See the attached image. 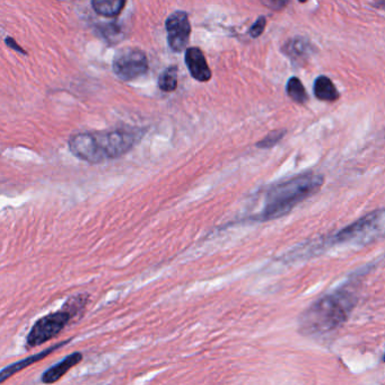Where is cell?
I'll return each mask as SVG.
<instances>
[{
    "label": "cell",
    "instance_id": "1",
    "mask_svg": "<svg viewBox=\"0 0 385 385\" xmlns=\"http://www.w3.org/2000/svg\"><path fill=\"white\" fill-rule=\"evenodd\" d=\"M144 135L137 128H119L107 132H83L69 140V149L77 159L99 164L117 159L132 151Z\"/></svg>",
    "mask_w": 385,
    "mask_h": 385
},
{
    "label": "cell",
    "instance_id": "2",
    "mask_svg": "<svg viewBox=\"0 0 385 385\" xmlns=\"http://www.w3.org/2000/svg\"><path fill=\"white\" fill-rule=\"evenodd\" d=\"M323 184V175L309 172L273 184L265 191L263 211L251 217L252 221H269L286 216L298 204L317 194Z\"/></svg>",
    "mask_w": 385,
    "mask_h": 385
},
{
    "label": "cell",
    "instance_id": "3",
    "mask_svg": "<svg viewBox=\"0 0 385 385\" xmlns=\"http://www.w3.org/2000/svg\"><path fill=\"white\" fill-rule=\"evenodd\" d=\"M357 303L349 290H337L312 304L300 320V330L305 336L328 334L342 327Z\"/></svg>",
    "mask_w": 385,
    "mask_h": 385
},
{
    "label": "cell",
    "instance_id": "4",
    "mask_svg": "<svg viewBox=\"0 0 385 385\" xmlns=\"http://www.w3.org/2000/svg\"><path fill=\"white\" fill-rule=\"evenodd\" d=\"M385 236V209H377L348 225L330 238H325V244H352L367 246Z\"/></svg>",
    "mask_w": 385,
    "mask_h": 385
},
{
    "label": "cell",
    "instance_id": "5",
    "mask_svg": "<svg viewBox=\"0 0 385 385\" xmlns=\"http://www.w3.org/2000/svg\"><path fill=\"white\" fill-rule=\"evenodd\" d=\"M75 319L68 310L61 307L59 311L52 312L38 319L31 328L26 337V347H38L60 334L66 325Z\"/></svg>",
    "mask_w": 385,
    "mask_h": 385
},
{
    "label": "cell",
    "instance_id": "6",
    "mask_svg": "<svg viewBox=\"0 0 385 385\" xmlns=\"http://www.w3.org/2000/svg\"><path fill=\"white\" fill-rule=\"evenodd\" d=\"M113 71L123 82H130L145 75L148 59L145 52L137 48H123L113 58Z\"/></svg>",
    "mask_w": 385,
    "mask_h": 385
},
{
    "label": "cell",
    "instance_id": "7",
    "mask_svg": "<svg viewBox=\"0 0 385 385\" xmlns=\"http://www.w3.org/2000/svg\"><path fill=\"white\" fill-rule=\"evenodd\" d=\"M165 28L167 32V42L172 51L182 52L188 47L191 25L189 22V16L186 11H174L167 17Z\"/></svg>",
    "mask_w": 385,
    "mask_h": 385
},
{
    "label": "cell",
    "instance_id": "8",
    "mask_svg": "<svg viewBox=\"0 0 385 385\" xmlns=\"http://www.w3.org/2000/svg\"><path fill=\"white\" fill-rule=\"evenodd\" d=\"M186 65L194 80L201 83L211 80V68L208 66L204 52L199 48H188L186 49Z\"/></svg>",
    "mask_w": 385,
    "mask_h": 385
},
{
    "label": "cell",
    "instance_id": "9",
    "mask_svg": "<svg viewBox=\"0 0 385 385\" xmlns=\"http://www.w3.org/2000/svg\"><path fill=\"white\" fill-rule=\"evenodd\" d=\"M82 361V352H73L70 355L67 356L65 359L44 371L43 375H42V382L44 384H52V383L58 382L63 375H66L73 367L78 365Z\"/></svg>",
    "mask_w": 385,
    "mask_h": 385
},
{
    "label": "cell",
    "instance_id": "10",
    "mask_svg": "<svg viewBox=\"0 0 385 385\" xmlns=\"http://www.w3.org/2000/svg\"><path fill=\"white\" fill-rule=\"evenodd\" d=\"M66 344H68V342H60V344H56L53 347H50L49 349L38 352L36 355L31 356V357L25 358V359L19 361L17 363L9 365V366L5 367V369H3V371H0V382H5L7 379L16 374L17 371H23V369H26V367L33 365L36 362L42 361L43 358L47 357L51 352H55L58 348L61 347V346H65Z\"/></svg>",
    "mask_w": 385,
    "mask_h": 385
},
{
    "label": "cell",
    "instance_id": "11",
    "mask_svg": "<svg viewBox=\"0 0 385 385\" xmlns=\"http://www.w3.org/2000/svg\"><path fill=\"white\" fill-rule=\"evenodd\" d=\"M313 46L304 38H290L283 47L285 55L295 61L306 60L312 55Z\"/></svg>",
    "mask_w": 385,
    "mask_h": 385
},
{
    "label": "cell",
    "instance_id": "12",
    "mask_svg": "<svg viewBox=\"0 0 385 385\" xmlns=\"http://www.w3.org/2000/svg\"><path fill=\"white\" fill-rule=\"evenodd\" d=\"M315 95L321 101L334 102L339 99L338 90L334 82L327 76H319L315 82Z\"/></svg>",
    "mask_w": 385,
    "mask_h": 385
},
{
    "label": "cell",
    "instance_id": "13",
    "mask_svg": "<svg viewBox=\"0 0 385 385\" xmlns=\"http://www.w3.org/2000/svg\"><path fill=\"white\" fill-rule=\"evenodd\" d=\"M126 1L123 0H113V1H103V0H94L92 7L97 14L101 16L115 17L120 14Z\"/></svg>",
    "mask_w": 385,
    "mask_h": 385
},
{
    "label": "cell",
    "instance_id": "14",
    "mask_svg": "<svg viewBox=\"0 0 385 385\" xmlns=\"http://www.w3.org/2000/svg\"><path fill=\"white\" fill-rule=\"evenodd\" d=\"M97 31H99L101 38H104L110 44L119 43L125 38L122 28L117 23L99 25Z\"/></svg>",
    "mask_w": 385,
    "mask_h": 385
},
{
    "label": "cell",
    "instance_id": "15",
    "mask_svg": "<svg viewBox=\"0 0 385 385\" xmlns=\"http://www.w3.org/2000/svg\"><path fill=\"white\" fill-rule=\"evenodd\" d=\"M287 95L290 96L292 101L296 103H305L309 100V95L304 88L303 83L297 77H292L287 82L286 85Z\"/></svg>",
    "mask_w": 385,
    "mask_h": 385
},
{
    "label": "cell",
    "instance_id": "16",
    "mask_svg": "<svg viewBox=\"0 0 385 385\" xmlns=\"http://www.w3.org/2000/svg\"><path fill=\"white\" fill-rule=\"evenodd\" d=\"M159 88L167 93H171L176 90L178 88V67H169L159 75Z\"/></svg>",
    "mask_w": 385,
    "mask_h": 385
},
{
    "label": "cell",
    "instance_id": "17",
    "mask_svg": "<svg viewBox=\"0 0 385 385\" xmlns=\"http://www.w3.org/2000/svg\"><path fill=\"white\" fill-rule=\"evenodd\" d=\"M285 134H286V130H276V132H270V134L267 135L263 140H260V142H258L257 147H273V146L277 145V144L284 138Z\"/></svg>",
    "mask_w": 385,
    "mask_h": 385
},
{
    "label": "cell",
    "instance_id": "18",
    "mask_svg": "<svg viewBox=\"0 0 385 385\" xmlns=\"http://www.w3.org/2000/svg\"><path fill=\"white\" fill-rule=\"evenodd\" d=\"M265 24H267V19H265V17H259V19L255 21V23L252 25L251 28H250L249 34L251 36V38H259V36L263 33V31H265Z\"/></svg>",
    "mask_w": 385,
    "mask_h": 385
},
{
    "label": "cell",
    "instance_id": "19",
    "mask_svg": "<svg viewBox=\"0 0 385 385\" xmlns=\"http://www.w3.org/2000/svg\"><path fill=\"white\" fill-rule=\"evenodd\" d=\"M5 43L7 44V47L11 48V49L15 50V51L21 52V53H23V55H26V51L23 50L22 48L19 47V44H17L14 38H11V36L5 38Z\"/></svg>",
    "mask_w": 385,
    "mask_h": 385
},
{
    "label": "cell",
    "instance_id": "20",
    "mask_svg": "<svg viewBox=\"0 0 385 385\" xmlns=\"http://www.w3.org/2000/svg\"><path fill=\"white\" fill-rule=\"evenodd\" d=\"M263 5L268 6V7H273V9H276V6H285L286 3H283V1H277V3H273V1H265L263 3Z\"/></svg>",
    "mask_w": 385,
    "mask_h": 385
},
{
    "label": "cell",
    "instance_id": "21",
    "mask_svg": "<svg viewBox=\"0 0 385 385\" xmlns=\"http://www.w3.org/2000/svg\"><path fill=\"white\" fill-rule=\"evenodd\" d=\"M383 361L385 362V354H384V356H383Z\"/></svg>",
    "mask_w": 385,
    "mask_h": 385
}]
</instances>
